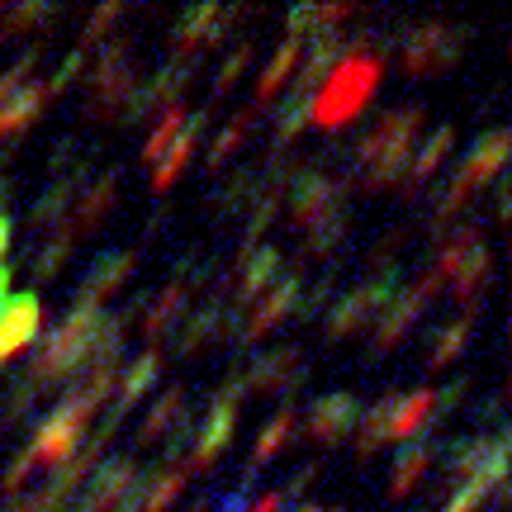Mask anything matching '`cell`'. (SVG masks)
<instances>
[{"instance_id": "obj_1", "label": "cell", "mask_w": 512, "mask_h": 512, "mask_svg": "<svg viewBox=\"0 0 512 512\" xmlns=\"http://www.w3.org/2000/svg\"><path fill=\"white\" fill-rule=\"evenodd\" d=\"M380 76H384V53H347L328 72V81L313 91L309 124L332 133V128H347L351 119H361V110L380 91Z\"/></svg>"}, {"instance_id": "obj_19", "label": "cell", "mask_w": 512, "mask_h": 512, "mask_svg": "<svg viewBox=\"0 0 512 512\" xmlns=\"http://www.w3.org/2000/svg\"><path fill=\"white\" fill-rule=\"evenodd\" d=\"M347 228H351V204H332L323 219H313L309 228H304V242H299V256H294V266L304 271V261H313V256L332 252L337 242L347 238Z\"/></svg>"}, {"instance_id": "obj_7", "label": "cell", "mask_w": 512, "mask_h": 512, "mask_svg": "<svg viewBox=\"0 0 512 512\" xmlns=\"http://www.w3.org/2000/svg\"><path fill=\"white\" fill-rule=\"evenodd\" d=\"M432 294H441V285H437V280H427V275H422L418 285H408V290H403L399 299H394V304L384 309L380 323H375V337H370V356H384V351L399 347L403 337H408V328H413L422 313H427Z\"/></svg>"}, {"instance_id": "obj_10", "label": "cell", "mask_w": 512, "mask_h": 512, "mask_svg": "<svg viewBox=\"0 0 512 512\" xmlns=\"http://www.w3.org/2000/svg\"><path fill=\"white\" fill-rule=\"evenodd\" d=\"M209 124H214V105H200V110H185L181 119V133H176V143L162 152V162L152 166V190L157 195H166L171 185L181 181V171L190 166V157L200 152V138L209 133Z\"/></svg>"}, {"instance_id": "obj_24", "label": "cell", "mask_w": 512, "mask_h": 512, "mask_svg": "<svg viewBox=\"0 0 512 512\" xmlns=\"http://www.w3.org/2000/svg\"><path fill=\"white\" fill-rule=\"evenodd\" d=\"M219 328H223V304L219 299L195 304V309L181 318V332H176V356H195L209 337H219Z\"/></svg>"}, {"instance_id": "obj_39", "label": "cell", "mask_w": 512, "mask_h": 512, "mask_svg": "<svg viewBox=\"0 0 512 512\" xmlns=\"http://www.w3.org/2000/svg\"><path fill=\"white\" fill-rule=\"evenodd\" d=\"M465 394H470V380H446L441 384L437 394H432V422H441L446 413H456L460 403H465Z\"/></svg>"}, {"instance_id": "obj_5", "label": "cell", "mask_w": 512, "mask_h": 512, "mask_svg": "<svg viewBox=\"0 0 512 512\" xmlns=\"http://www.w3.org/2000/svg\"><path fill=\"white\" fill-rule=\"evenodd\" d=\"M299 294H304V271L299 266H290V271L275 280L271 290L256 299L252 309H247V318H242V332H238V347H252V342H261L271 328H280L285 318L294 313V304H299Z\"/></svg>"}, {"instance_id": "obj_15", "label": "cell", "mask_w": 512, "mask_h": 512, "mask_svg": "<svg viewBox=\"0 0 512 512\" xmlns=\"http://www.w3.org/2000/svg\"><path fill=\"white\" fill-rule=\"evenodd\" d=\"M185 304H190V294L181 290V285H166V290H157L152 299H147V309L143 318H138V328H143V342L147 351H157L171 337V332L181 328V318H185Z\"/></svg>"}, {"instance_id": "obj_8", "label": "cell", "mask_w": 512, "mask_h": 512, "mask_svg": "<svg viewBox=\"0 0 512 512\" xmlns=\"http://www.w3.org/2000/svg\"><path fill=\"white\" fill-rule=\"evenodd\" d=\"M299 418H304V437L313 446H337L361 422V399L351 389H332L323 399H313L309 413H299Z\"/></svg>"}, {"instance_id": "obj_34", "label": "cell", "mask_w": 512, "mask_h": 512, "mask_svg": "<svg viewBox=\"0 0 512 512\" xmlns=\"http://www.w3.org/2000/svg\"><path fill=\"white\" fill-rule=\"evenodd\" d=\"M114 19H124V5H100V10H95L91 19H86V29H81V34H76V48H81V53H91L95 43H100V38H105V29H110Z\"/></svg>"}, {"instance_id": "obj_21", "label": "cell", "mask_w": 512, "mask_h": 512, "mask_svg": "<svg viewBox=\"0 0 512 512\" xmlns=\"http://www.w3.org/2000/svg\"><path fill=\"white\" fill-rule=\"evenodd\" d=\"M252 200H256V171L252 166H238V171H228L219 181V190L209 195V214L219 223H228V219H238V214H247Z\"/></svg>"}, {"instance_id": "obj_35", "label": "cell", "mask_w": 512, "mask_h": 512, "mask_svg": "<svg viewBox=\"0 0 512 512\" xmlns=\"http://www.w3.org/2000/svg\"><path fill=\"white\" fill-rule=\"evenodd\" d=\"M86 62H91V53H81V48H72V53L62 57V67H57V72L48 76V81H43V91H48V100H57V95L67 91V86H72L76 76L86 72Z\"/></svg>"}, {"instance_id": "obj_6", "label": "cell", "mask_w": 512, "mask_h": 512, "mask_svg": "<svg viewBox=\"0 0 512 512\" xmlns=\"http://www.w3.org/2000/svg\"><path fill=\"white\" fill-rule=\"evenodd\" d=\"M204 418L209 422H200V432H195V446H190V456H185V475L214 470L219 456H228V446L238 437V408H233V403L204 399Z\"/></svg>"}, {"instance_id": "obj_47", "label": "cell", "mask_w": 512, "mask_h": 512, "mask_svg": "<svg viewBox=\"0 0 512 512\" xmlns=\"http://www.w3.org/2000/svg\"><path fill=\"white\" fill-rule=\"evenodd\" d=\"M0 375H5V366H0Z\"/></svg>"}, {"instance_id": "obj_43", "label": "cell", "mask_w": 512, "mask_h": 512, "mask_svg": "<svg viewBox=\"0 0 512 512\" xmlns=\"http://www.w3.org/2000/svg\"><path fill=\"white\" fill-rule=\"evenodd\" d=\"M10 285H15V266H0V304L10 299Z\"/></svg>"}, {"instance_id": "obj_37", "label": "cell", "mask_w": 512, "mask_h": 512, "mask_svg": "<svg viewBox=\"0 0 512 512\" xmlns=\"http://www.w3.org/2000/svg\"><path fill=\"white\" fill-rule=\"evenodd\" d=\"M29 475H34V460H29V451H15V460H10V465H5V475H0V494H5V503H15V498L24 494Z\"/></svg>"}, {"instance_id": "obj_22", "label": "cell", "mask_w": 512, "mask_h": 512, "mask_svg": "<svg viewBox=\"0 0 512 512\" xmlns=\"http://www.w3.org/2000/svg\"><path fill=\"white\" fill-rule=\"evenodd\" d=\"M261 114H266V110L247 100V105H242V110L228 119V128H223L219 138L209 143V152H204V176H209V171H219V166L228 162L233 152H242V143H247V138L256 133V124H261Z\"/></svg>"}, {"instance_id": "obj_40", "label": "cell", "mask_w": 512, "mask_h": 512, "mask_svg": "<svg viewBox=\"0 0 512 512\" xmlns=\"http://www.w3.org/2000/svg\"><path fill=\"white\" fill-rule=\"evenodd\" d=\"M318 470H323L318 460H313V465H304V470H294L290 484H285V489H275V494H280V503H299V498H304V489L318 479Z\"/></svg>"}, {"instance_id": "obj_3", "label": "cell", "mask_w": 512, "mask_h": 512, "mask_svg": "<svg viewBox=\"0 0 512 512\" xmlns=\"http://www.w3.org/2000/svg\"><path fill=\"white\" fill-rule=\"evenodd\" d=\"M470 43V29L446 24V19H422V24H403L394 53L403 57V76L422 81V76H441L451 72Z\"/></svg>"}, {"instance_id": "obj_38", "label": "cell", "mask_w": 512, "mask_h": 512, "mask_svg": "<svg viewBox=\"0 0 512 512\" xmlns=\"http://www.w3.org/2000/svg\"><path fill=\"white\" fill-rule=\"evenodd\" d=\"M403 242H408V228H403V223H394V228H389V233H384V238L375 242V247H370V256H366L370 275L384 271V266L394 261V252H403Z\"/></svg>"}, {"instance_id": "obj_27", "label": "cell", "mask_w": 512, "mask_h": 512, "mask_svg": "<svg viewBox=\"0 0 512 512\" xmlns=\"http://www.w3.org/2000/svg\"><path fill=\"white\" fill-rule=\"evenodd\" d=\"M299 53H304V43H290V38H280V48H275L271 62H266V67H261V76H256L252 105H261V110H266V100H271V95L285 86V76L299 67Z\"/></svg>"}, {"instance_id": "obj_23", "label": "cell", "mask_w": 512, "mask_h": 512, "mask_svg": "<svg viewBox=\"0 0 512 512\" xmlns=\"http://www.w3.org/2000/svg\"><path fill=\"white\" fill-rule=\"evenodd\" d=\"M294 432H299V408L294 403H280L271 418H266V427H261V437H256V451H252V470H261V465H271L285 446L294 441Z\"/></svg>"}, {"instance_id": "obj_17", "label": "cell", "mask_w": 512, "mask_h": 512, "mask_svg": "<svg viewBox=\"0 0 512 512\" xmlns=\"http://www.w3.org/2000/svg\"><path fill=\"white\" fill-rule=\"evenodd\" d=\"M451 147H456V128L441 124L437 133H432V138H427V143L413 152V162H408V171H403V181H399L403 200H418L422 185H427L441 171V166H446V152H451Z\"/></svg>"}, {"instance_id": "obj_26", "label": "cell", "mask_w": 512, "mask_h": 512, "mask_svg": "<svg viewBox=\"0 0 512 512\" xmlns=\"http://www.w3.org/2000/svg\"><path fill=\"white\" fill-rule=\"evenodd\" d=\"M181 413H185V389H181V384H171L162 399L147 408V418L138 422V437H133V446H152L162 432H171V427L181 422Z\"/></svg>"}, {"instance_id": "obj_28", "label": "cell", "mask_w": 512, "mask_h": 512, "mask_svg": "<svg viewBox=\"0 0 512 512\" xmlns=\"http://www.w3.org/2000/svg\"><path fill=\"white\" fill-rule=\"evenodd\" d=\"M67 15L62 5H10V10H0V38H19L38 29V24H57V19Z\"/></svg>"}, {"instance_id": "obj_33", "label": "cell", "mask_w": 512, "mask_h": 512, "mask_svg": "<svg viewBox=\"0 0 512 512\" xmlns=\"http://www.w3.org/2000/svg\"><path fill=\"white\" fill-rule=\"evenodd\" d=\"M34 399H38V389L24 380V375L10 380V394H5V403H0V427H15V422L29 418V413H34Z\"/></svg>"}, {"instance_id": "obj_11", "label": "cell", "mask_w": 512, "mask_h": 512, "mask_svg": "<svg viewBox=\"0 0 512 512\" xmlns=\"http://www.w3.org/2000/svg\"><path fill=\"white\" fill-rule=\"evenodd\" d=\"M133 271H138V247H114V252L95 256L72 304H76V309H100V304H105L114 290H124Z\"/></svg>"}, {"instance_id": "obj_16", "label": "cell", "mask_w": 512, "mask_h": 512, "mask_svg": "<svg viewBox=\"0 0 512 512\" xmlns=\"http://www.w3.org/2000/svg\"><path fill=\"white\" fill-rule=\"evenodd\" d=\"M489 280H494V252L479 242V247H470V252L460 256L456 275H451V285H446V290L456 294V304L465 309V318H470V309H479V299H484V290H489Z\"/></svg>"}, {"instance_id": "obj_12", "label": "cell", "mask_w": 512, "mask_h": 512, "mask_svg": "<svg viewBox=\"0 0 512 512\" xmlns=\"http://www.w3.org/2000/svg\"><path fill=\"white\" fill-rule=\"evenodd\" d=\"M81 432H86V427H76L67 413H57V408H53V413L34 427V441L24 446V451H29V460H34V470H38V465H43V470H57L62 460H72L76 446H81Z\"/></svg>"}, {"instance_id": "obj_36", "label": "cell", "mask_w": 512, "mask_h": 512, "mask_svg": "<svg viewBox=\"0 0 512 512\" xmlns=\"http://www.w3.org/2000/svg\"><path fill=\"white\" fill-rule=\"evenodd\" d=\"M81 162H86V157H81V138H72V133H67V138H57V143H53L48 171H53L57 181H67V176H72V171H76Z\"/></svg>"}, {"instance_id": "obj_25", "label": "cell", "mask_w": 512, "mask_h": 512, "mask_svg": "<svg viewBox=\"0 0 512 512\" xmlns=\"http://www.w3.org/2000/svg\"><path fill=\"white\" fill-rule=\"evenodd\" d=\"M370 304L366 294H361V285L356 290H347L337 304H328V323H323V332H328V342H342V337H351V332H361L370 323Z\"/></svg>"}, {"instance_id": "obj_9", "label": "cell", "mask_w": 512, "mask_h": 512, "mask_svg": "<svg viewBox=\"0 0 512 512\" xmlns=\"http://www.w3.org/2000/svg\"><path fill=\"white\" fill-rule=\"evenodd\" d=\"M38 328H43V299H38V290L10 294V299L0 304V366L15 361L19 351L34 347Z\"/></svg>"}, {"instance_id": "obj_44", "label": "cell", "mask_w": 512, "mask_h": 512, "mask_svg": "<svg viewBox=\"0 0 512 512\" xmlns=\"http://www.w3.org/2000/svg\"><path fill=\"white\" fill-rule=\"evenodd\" d=\"M10 228H15V223H10V214H0V256L10 252Z\"/></svg>"}, {"instance_id": "obj_31", "label": "cell", "mask_w": 512, "mask_h": 512, "mask_svg": "<svg viewBox=\"0 0 512 512\" xmlns=\"http://www.w3.org/2000/svg\"><path fill=\"white\" fill-rule=\"evenodd\" d=\"M337 275H342V266L337 261H328V271H323V280L318 285H309V290L299 294V304H294L290 318H299V323H313L318 313L332 304V294H337Z\"/></svg>"}, {"instance_id": "obj_32", "label": "cell", "mask_w": 512, "mask_h": 512, "mask_svg": "<svg viewBox=\"0 0 512 512\" xmlns=\"http://www.w3.org/2000/svg\"><path fill=\"white\" fill-rule=\"evenodd\" d=\"M252 53H256V43H252V38H242L238 48H233V53L223 57V62H219V76H214V91H209V105H219L223 95H228L233 86H238L242 72L252 67Z\"/></svg>"}, {"instance_id": "obj_18", "label": "cell", "mask_w": 512, "mask_h": 512, "mask_svg": "<svg viewBox=\"0 0 512 512\" xmlns=\"http://www.w3.org/2000/svg\"><path fill=\"white\" fill-rule=\"evenodd\" d=\"M114 190H119V171H100V176H95V185H91V190H81V200H76L72 219L62 223V228H67L72 238H91L95 228H100V219L110 214Z\"/></svg>"}, {"instance_id": "obj_30", "label": "cell", "mask_w": 512, "mask_h": 512, "mask_svg": "<svg viewBox=\"0 0 512 512\" xmlns=\"http://www.w3.org/2000/svg\"><path fill=\"white\" fill-rule=\"evenodd\" d=\"M72 247H76V238L62 228V223H57V238H48V242H43V252L34 256V280H38V285H48V280H57V275H62V266H67Z\"/></svg>"}, {"instance_id": "obj_45", "label": "cell", "mask_w": 512, "mask_h": 512, "mask_svg": "<svg viewBox=\"0 0 512 512\" xmlns=\"http://www.w3.org/2000/svg\"><path fill=\"white\" fill-rule=\"evenodd\" d=\"M185 512H214V498H195V503H190Z\"/></svg>"}, {"instance_id": "obj_4", "label": "cell", "mask_w": 512, "mask_h": 512, "mask_svg": "<svg viewBox=\"0 0 512 512\" xmlns=\"http://www.w3.org/2000/svg\"><path fill=\"white\" fill-rule=\"evenodd\" d=\"M247 380V394H285V403H294V394L309 380V366H304V351L294 342H280L266 356H256L252 366L242 370Z\"/></svg>"}, {"instance_id": "obj_14", "label": "cell", "mask_w": 512, "mask_h": 512, "mask_svg": "<svg viewBox=\"0 0 512 512\" xmlns=\"http://www.w3.org/2000/svg\"><path fill=\"white\" fill-rule=\"evenodd\" d=\"M384 441H408L432 422V389H413V394H384Z\"/></svg>"}, {"instance_id": "obj_46", "label": "cell", "mask_w": 512, "mask_h": 512, "mask_svg": "<svg viewBox=\"0 0 512 512\" xmlns=\"http://www.w3.org/2000/svg\"><path fill=\"white\" fill-rule=\"evenodd\" d=\"M294 512H342V508H313V503H304V508H294Z\"/></svg>"}, {"instance_id": "obj_2", "label": "cell", "mask_w": 512, "mask_h": 512, "mask_svg": "<svg viewBox=\"0 0 512 512\" xmlns=\"http://www.w3.org/2000/svg\"><path fill=\"white\" fill-rule=\"evenodd\" d=\"M138 86V53L128 38H105L95 53V72L86 76V100H81V119L86 124H110L119 119L124 95Z\"/></svg>"}, {"instance_id": "obj_13", "label": "cell", "mask_w": 512, "mask_h": 512, "mask_svg": "<svg viewBox=\"0 0 512 512\" xmlns=\"http://www.w3.org/2000/svg\"><path fill=\"white\" fill-rule=\"evenodd\" d=\"M437 456V422H427L418 437H408L394 456V470H389V498H408L422 484L427 465Z\"/></svg>"}, {"instance_id": "obj_29", "label": "cell", "mask_w": 512, "mask_h": 512, "mask_svg": "<svg viewBox=\"0 0 512 512\" xmlns=\"http://www.w3.org/2000/svg\"><path fill=\"white\" fill-rule=\"evenodd\" d=\"M470 318H456V323H446V328L432 332V347H427V370H441V366H451L460 351H465V342H470Z\"/></svg>"}, {"instance_id": "obj_20", "label": "cell", "mask_w": 512, "mask_h": 512, "mask_svg": "<svg viewBox=\"0 0 512 512\" xmlns=\"http://www.w3.org/2000/svg\"><path fill=\"white\" fill-rule=\"evenodd\" d=\"M157 375H162V351H143V356H133L128 366H119V380H114V408L128 413V408L157 384Z\"/></svg>"}, {"instance_id": "obj_41", "label": "cell", "mask_w": 512, "mask_h": 512, "mask_svg": "<svg viewBox=\"0 0 512 512\" xmlns=\"http://www.w3.org/2000/svg\"><path fill=\"white\" fill-rule=\"evenodd\" d=\"M494 214H498V223L512 219V181H508V171H498L494 176Z\"/></svg>"}, {"instance_id": "obj_42", "label": "cell", "mask_w": 512, "mask_h": 512, "mask_svg": "<svg viewBox=\"0 0 512 512\" xmlns=\"http://www.w3.org/2000/svg\"><path fill=\"white\" fill-rule=\"evenodd\" d=\"M247 512H285V503H280V494H261Z\"/></svg>"}]
</instances>
